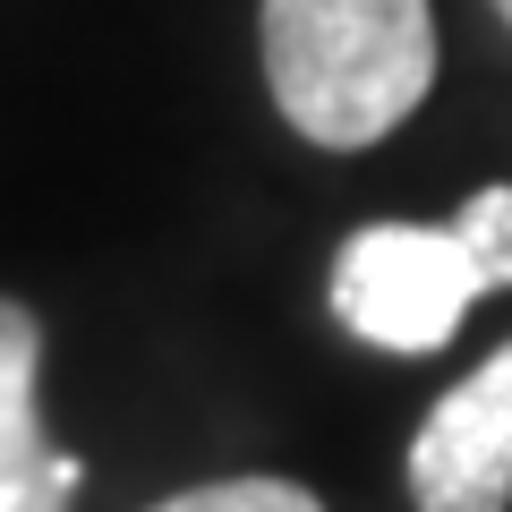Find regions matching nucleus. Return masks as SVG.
Segmentation results:
<instances>
[{
    "label": "nucleus",
    "mask_w": 512,
    "mask_h": 512,
    "mask_svg": "<svg viewBox=\"0 0 512 512\" xmlns=\"http://www.w3.org/2000/svg\"><path fill=\"white\" fill-rule=\"evenodd\" d=\"M274 111L325 154L384 146L436 94L427 0H256Z\"/></svg>",
    "instance_id": "nucleus-1"
},
{
    "label": "nucleus",
    "mask_w": 512,
    "mask_h": 512,
    "mask_svg": "<svg viewBox=\"0 0 512 512\" xmlns=\"http://www.w3.org/2000/svg\"><path fill=\"white\" fill-rule=\"evenodd\" d=\"M512 291V188L461 197L453 222H367L333 256V316L393 359H427L478 299Z\"/></svg>",
    "instance_id": "nucleus-2"
},
{
    "label": "nucleus",
    "mask_w": 512,
    "mask_h": 512,
    "mask_svg": "<svg viewBox=\"0 0 512 512\" xmlns=\"http://www.w3.org/2000/svg\"><path fill=\"white\" fill-rule=\"evenodd\" d=\"M419 512H512V342L478 359L410 436Z\"/></svg>",
    "instance_id": "nucleus-3"
},
{
    "label": "nucleus",
    "mask_w": 512,
    "mask_h": 512,
    "mask_svg": "<svg viewBox=\"0 0 512 512\" xmlns=\"http://www.w3.org/2000/svg\"><path fill=\"white\" fill-rule=\"evenodd\" d=\"M86 461L43 436V325L0 299V512H69Z\"/></svg>",
    "instance_id": "nucleus-4"
},
{
    "label": "nucleus",
    "mask_w": 512,
    "mask_h": 512,
    "mask_svg": "<svg viewBox=\"0 0 512 512\" xmlns=\"http://www.w3.org/2000/svg\"><path fill=\"white\" fill-rule=\"evenodd\" d=\"M146 512H325L299 478H205V487H180Z\"/></svg>",
    "instance_id": "nucleus-5"
},
{
    "label": "nucleus",
    "mask_w": 512,
    "mask_h": 512,
    "mask_svg": "<svg viewBox=\"0 0 512 512\" xmlns=\"http://www.w3.org/2000/svg\"><path fill=\"white\" fill-rule=\"evenodd\" d=\"M487 9H495V18H504V26H512V0H487Z\"/></svg>",
    "instance_id": "nucleus-6"
}]
</instances>
